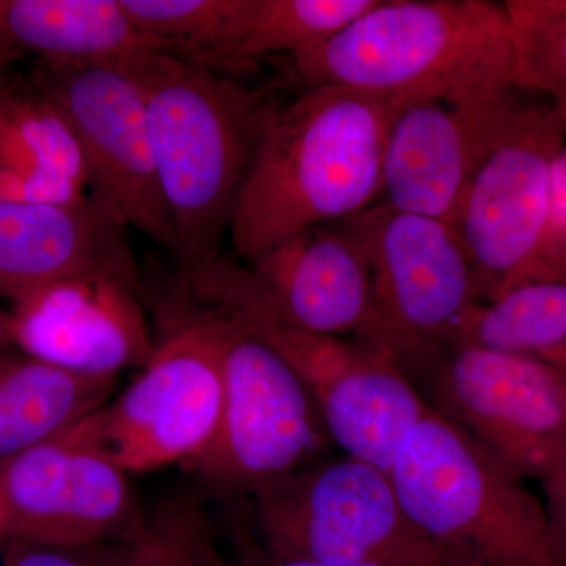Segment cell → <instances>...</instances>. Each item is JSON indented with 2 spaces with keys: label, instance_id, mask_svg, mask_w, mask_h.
<instances>
[{
  "label": "cell",
  "instance_id": "6da1fadb",
  "mask_svg": "<svg viewBox=\"0 0 566 566\" xmlns=\"http://www.w3.org/2000/svg\"><path fill=\"white\" fill-rule=\"evenodd\" d=\"M406 99L316 85L274 106L230 219L234 253L249 262L378 203L387 132Z\"/></svg>",
  "mask_w": 566,
  "mask_h": 566
},
{
  "label": "cell",
  "instance_id": "7a4b0ae2",
  "mask_svg": "<svg viewBox=\"0 0 566 566\" xmlns=\"http://www.w3.org/2000/svg\"><path fill=\"white\" fill-rule=\"evenodd\" d=\"M123 69L144 98L153 158L182 270L219 259L253 153L275 104L259 88L169 52Z\"/></svg>",
  "mask_w": 566,
  "mask_h": 566
},
{
  "label": "cell",
  "instance_id": "3957f363",
  "mask_svg": "<svg viewBox=\"0 0 566 566\" xmlns=\"http://www.w3.org/2000/svg\"><path fill=\"white\" fill-rule=\"evenodd\" d=\"M305 87L474 106L517 88L504 3L378 0L333 39L292 55Z\"/></svg>",
  "mask_w": 566,
  "mask_h": 566
},
{
  "label": "cell",
  "instance_id": "277c9868",
  "mask_svg": "<svg viewBox=\"0 0 566 566\" xmlns=\"http://www.w3.org/2000/svg\"><path fill=\"white\" fill-rule=\"evenodd\" d=\"M389 476L406 515L453 566H562L545 504L433 409Z\"/></svg>",
  "mask_w": 566,
  "mask_h": 566
},
{
  "label": "cell",
  "instance_id": "5b68a950",
  "mask_svg": "<svg viewBox=\"0 0 566 566\" xmlns=\"http://www.w3.org/2000/svg\"><path fill=\"white\" fill-rule=\"evenodd\" d=\"M262 547L333 565L453 566L412 524L392 480L349 457L322 460L252 494Z\"/></svg>",
  "mask_w": 566,
  "mask_h": 566
},
{
  "label": "cell",
  "instance_id": "8992f818",
  "mask_svg": "<svg viewBox=\"0 0 566 566\" xmlns=\"http://www.w3.org/2000/svg\"><path fill=\"white\" fill-rule=\"evenodd\" d=\"M566 144V112L517 88L476 166L457 230L474 266L479 303L538 282L551 169Z\"/></svg>",
  "mask_w": 566,
  "mask_h": 566
},
{
  "label": "cell",
  "instance_id": "52a82bcc",
  "mask_svg": "<svg viewBox=\"0 0 566 566\" xmlns=\"http://www.w3.org/2000/svg\"><path fill=\"white\" fill-rule=\"evenodd\" d=\"M211 314L221 349V422L188 464L214 490L252 495L322 461L329 438L314 392L292 365L240 319Z\"/></svg>",
  "mask_w": 566,
  "mask_h": 566
},
{
  "label": "cell",
  "instance_id": "ba28073f",
  "mask_svg": "<svg viewBox=\"0 0 566 566\" xmlns=\"http://www.w3.org/2000/svg\"><path fill=\"white\" fill-rule=\"evenodd\" d=\"M335 226L359 245L374 283V322L357 345L406 375L479 303L468 249L449 223L381 203Z\"/></svg>",
  "mask_w": 566,
  "mask_h": 566
},
{
  "label": "cell",
  "instance_id": "9c48e42d",
  "mask_svg": "<svg viewBox=\"0 0 566 566\" xmlns=\"http://www.w3.org/2000/svg\"><path fill=\"white\" fill-rule=\"evenodd\" d=\"M430 406L520 479L566 452L562 365L469 345H441L408 375Z\"/></svg>",
  "mask_w": 566,
  "mask_h": 566
},
{
  "label": "cell",
  "instance_id": "30bf717a",
  "mask_svg": "<svg viewBox=\"0 0 566 566\" xmlns=\"http://www.w3.org/2000/svg\"><path fill=\"white\" fill-rule=\"evenodd\" d=\"M32 81L80 145L93 202L125 229L174 251L144 98L132 74L106 63L39 61Z\"/></svg>",
  "mask_w": 566,
  "mask_h": 566
},
{
  "label": "cell",
  "instance_id": "8fae6325",
  "mask_svg": "<svg viewBox=\"0 0 566 566\" xmlns=\"http://www.w3.org/2000/svg\"><path fill=\"white\" fill-rule=\"evenodd\" d=\"M222 400L214 316H193L153 349L117 400L93 412V436L126 474L188 464L214 438Z\"/></svg>",
  "mask_w": 566,
  "mask_h": 566
},
{
  "label": "cell",
  "instance_id": "7c38bea8",
  "mask_svg": "<svg viewBox=\"0 0 566 566\" xmlns=\"http://www.w3.org/2000/svg\"><path fill=\"white\" fill-rule=\"evenodd\" d=\"M91 416L0 463L9 539L93 547L144 524L128 474L99 449Z\"/></svg>",
  "mask_w": 566,
  "mask_h": 566
},
{
  "label": "cell",
  "instance_id": "4fadbf2b",
  "mask_svg": "<svg viewBox=\"0 0 566 566\" xmlns=\"http://www.w3.org/2000/svg\"><path fill=\"white\" fill-rule=\"evenodd\" d=\"M517 88L474 106L406 99L387 132L379 203L457 229L476 166Z\"/></svg>",
  "mask_w": 566,
  "mask_h": 566
},
{
  "label": "cell",
  "instance_id": "5bb4252c",
  "mask_svg": "<svg viewBox=\"0 0 566 566\" xmlns=\"http://www.w3.org/2000/svg\"><path fill=\"white\" fill-rule=\"evenodd\" d=\"M136 286L114 279L54 283L14 301L11 338L22 353L82 375L117 376L153 346Z\"/></svg>",
  "mask_w": 566,
  "mask_h": 566
},
{
  "label": "cell",
  "instance_id": "9a60e30c",
  "mask_svg": "<svg viewBox=\"0 0 566 566\" xmlns=\"http://www.w3.org/2000/svg\"><path fill=\"white\" fill-rule=\"evenodd\" d=\"M126 229L91 197L71 203L0 200V296L20 301L76 279L137 286Z\"/></svg>",
  "mask_w": 566,
  "mask_h": 566
},
{
  "label": "cell",
  "instance_id": "2e32d148",
  "mask_svg": "<svg viewBox=\"0 0 566 566\" xmlns=\"http://www.w3.org/2000/svg\"><path fill=\"white\" fill-rule=\"evenodd\" d=\"M286 318L326 337L367 333L374 283L359 245L337 226L294 233L245 262Z\"/></svg>",
  "mask_w": 566,
  "mask_h": 566
},
{
  "label": "cell",
  "instance_id": "e0dca14e",
  "mask_svg": "<svg viewBox=\"0 0 566 566\" xmlns=\"http://www.w3.org/2000/svg\"><path fill=\"white\" fill-rule=\"evenodd\" d=\"M360 349L359 359L316 392L315 400L329 441L345 457L389 475L406 439L430 408L392 360Z\"/></svg>",
  "mask_w": 566,
  "mask_h": 566
},
{
  "label": "cell",
  "instance_id": "ac0fdd59",
  "mask_svg": "<svg viewBox=\"0 0 566 566\" xmlns=\"http://www.w3.org/2000/svg\"><path fill=\"white\" fill-rule=\"evenodd\" d=\"M0 24L7 51L33 52L40 61L123 66L144 52L161 51L120 0H0Z\"/></svg>",
  "mask_w": 566,
  "mask_h": 566
},
{
  "label": "cell",
  "instance_id": "d6986e66",
  "mask_svg": "<svg viewBox=\"0 0 566 566\" xmlns=\"http://www.w3.org/2000/svg\"><path fill=\"white\" fill-rule=\"evenodd\" d=\"M115 376L76 374L11 352L0 356V463L107 405Z\"/></svg>",
  "mask_w": 566,
  "mask_h": 566
},
{
  "label": "cell",
  "instance_id": "ffe728a7",
  "mask_svg": "<svg viewBox=\"0 0 566 566\" xmlns=\"http://www.w3.org/2000/svg\"><path fill=\"white\" fill-rule=\"evenodd\" d=\"M444 345H469L557 364L566 352V279L524 283L465 311Z\"/></svg>",
  "mask_w": 566,
  "mask_h": 566
},
{
  "label": "cell",
  "instance_id": "44dd1931",
  "mask_svg": "<svg viewBox=\"0 0 566 566\" xmlns=\"http://www.w3.org/2000/svg\"><path fill=\"white\" fill-rule=\"evenodd\" d=\"M142 33L159 50L218 66L240 39L252 0H120Z\"/></svg>",
  "mask_w": 566,
  "mask_h": 566
},
{
  "label": "cell",
  "instance_id": "7402d4cb",
  "mask_svg": "<svg viewBox=\"0 0 566 566\" xmlns=\"http://www.w3.org/2000/svg\"><path fill=\"white\" fill-rule=\"evenodd\" d=\"M378 0H252L240 39L218 66L240 65L274 52L318 46L376 6Z\"/></svg>",
  "mask_w": 566,
  "mask_h": 566
},
{
  "label": "cell",
  "instance_id": "603a6c76",
  "mask_svg": "<svg viewBox=\"0 0 566 566\" xmlns=\"http://www.w3.org/2000/svg\"><path fill=\"white\" fill-rule=\"evenodd\" d=\"M98 566H230L210 521L191 502H164L132 536L98 546Z\"/></svg>",
  "mask_w": 566,
  "mask_h": 566
},
{
  "label": "cell",
  "instance_id": "cb8c5ba5",
  "mask_svg": "<svg viewBox=\"0 0 566 566\" xmlns=\"http://www.w3.org/2000/svg\"><path fill=\"white\" fill-rule=\"evenodd\" d=\"M0 114L18 145L48 177L76 196H88L80 145L61 112L35 82L10 84L0 76Z\"/></svg>",
  "mask_w": 566,
  "mask_h": 566
},
{
  "label": "cell",
  "instance_id": "d4e9b609",
  "mask_svg": "<svg viewBox=\"0 0 566 566\" xmlns=\"http://www.w3.org/2000/svg\"><path fill=\"white\" fill-rule=\"evenodd\" d=\"M515 43L517 87L566 112V0L504 2Z\"/></svg>",
  "mask_w": 566,
  "mask_h": 566
},
{
  "label": "cell",
  "instance_id": "484cf974",
  "mask_svg": "<svg viewBox=\"0 0 566 566\" xmlns=\"http://www.w3.org/2000/svg\"><path fill=\"white\" fill-rule=\"evenodd\" d=\"M554 279H566V144L551 169L549 210L539 260L538 282Z\"/></svg>",
  "mask_w": 566,
  "mask_h": 566
},
{
  "label": "cell",
  "instance_id": "4316f807",
  "mask_svg": "<svg viewBox=\"0 0 566 566\" xmlns=\"http://www.w3.org/2000/svg\"><path fill=\"white\" fill-rule=\"evenodd\" d=\"M0 566H98V546L65 547L7 539Z\"/></svg>",
  "mask_w": 566,
  "mask_h": 566
},
{
  "label": "cell",
  "instance_id": "83f0119b",
  "mask_svg": "<svg viewBox=\"0 0 566 566\" xmlns=\"http://www.w3.org/2000/svg\"><path fill=\"white\" fill-rule=\"evenodd\" d=\"M545 493V510L551 543L562 566H566V452L539 476Z\"/></svg>",
  "mask_w": 566,
  "mask_h": 566
},
{
  "label": "cell",
  "instance_id": "f1b7e54d",
  "mask_svg": "<svg viewBox=\"0 0 566 566\" xmlns=\"http://www.w3.org/2000/svg\"><path fill=\"white\" fill-rule=\"evenodd\" d=\"M238 566H368V565H333L319 564V562L303 560V558H290L270 553L262 546L253 547L248 556Z\"/></svg>",
  "mask_w": 566,
  "mask_h": 566
},
{
  "label": "cell",
  "instance_id": "f546056e",
  "mask_svg": "<svg viewBox=\"0 0 566 566\" xmlns=\"http://www.w3.org/2000/svg\"><path fill=\"white\" fill-rule=\"evenodd\" d=\"M10 535L9 505H7L6 491H3L2 476H0V547L6 545Z\"/></svg>",
  "mask_w": 566,
  "mask_h": 566
},
{
  "label": "cell",
  "instance_id": "4dcf8cb0",
  "mask_svg": "<svg viewBox=\"0 0 566 566\" xmlns=\"http://www.w3.org/2000/svg\"><path fill=\"white\" fill-rule=\"evenodd\" d=\"M14 348L13 338H11L10 314L0 311V356L11 352Z\"/></svg>",
  "mask_w": 566,
  "mask_h": 566
},
{
  "label": "cell",
  "instance_id": "1f68e13d",
  "mask_svg": "<svg viewBox=\"0 0 566 566\" xmlns=\"http://www.w3.org/2000/svg\"><path fill=\"white\" fill-rule=\"evenodd\" d=\"M9 54L7 51L6 35H3L2 24H0V59L6 57Z\"/></svg>",
  "mask_w": 566,
  "mask_h": 566
},
{
  "label": "cell",
  "instance_id": "d6a6232c",
  "mask_svg": "<svg viewBox=\"0 0 566 566\" xmlns=\"http://www.w3.org/2000/svg\"><path fill=\"white\" fill-rule=\"evenodd\" d=\"M557 364L566 365V352H565L564 356L560 357V360H558Z\"/></svg>",
  "mask_w": 566,
  "mask_h": 566
},
{
  "label": "cell",
  "instance_id": "836d02e7",
  "mask_svg": "<svg viewBox=\"0 0 566 566\" xmlns=\"http://www.w3.org/2000/svg\"><path fill=\"white\" fill-rule=\"evenodd\" d=\"M560 365V364H558ZM562 368H564V379H565V387H566V365H562Z\"/></svg>",
  "mask_w": 566,
  "mask_h": 566
}]
</instances>
